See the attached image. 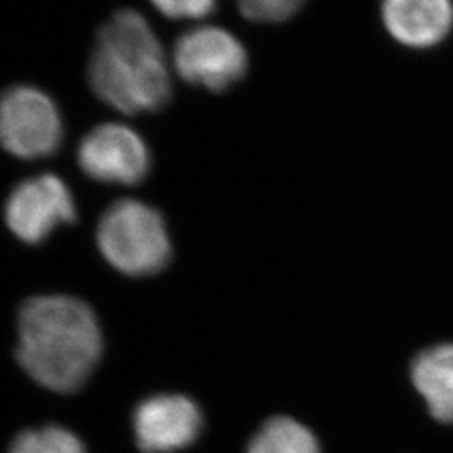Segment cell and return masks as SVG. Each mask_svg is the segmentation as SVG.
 <instances>
[{
    "label": "cell",
    "instance_id": "obj_14",
    "mask_svg": "<svg viewBox=\"0 0 453 453\" xmlns=\"http://www.w3.org/2000/svg\"><path fill=\"white\" fill-rule=\"evenodd\" d=\"M170 19H203L215 11L217 0H151Z\"/></svg>",
    "mask_w": 453,
    "mask_h": 453
},
{
    "label": "cell",
    "instance_id": "obj_10",
    "mask_svg": "<svg viewBox=\"0 0 453 453\" xmlns=\"http://www.w3.org/2000/svg\"><path fill=\"white\" fill-rule=\"evenodd\" d=\"M410 385L432 420L453 425V341L430 344L411 359Z\"/></svg>",
    "mask_w": 453,
    "mask_h": 453
},
{
    "label": "cell",
    "instance_id": "obj_13",
    "mask_svg": "<svg viewBox=\"0 0 453 453\" xmlns=\"http://www.w3.org/2000/svg\"><path fill=\"white\" fill-rule=\"evenodd\" d=\"M242 16L259 24H280L296 16L308 0H237Z\"/></svg>",
    "mask_w": 453,
    "mask_h": 453
},
{
    "label": "cell",
    "instance_id": "obj_7",
    "mask_svg": "<svg viewBox=\"0 0 453 453\" xmlns=\"http://www.w3.org/2000/svg\"><path fill=\"white\" fill-rule=\"evenodd\" d=\"M76 220L73 194L63 180L50 173L19 183L5 203V222L27 243L42 242L56 226Z\"/></svg>",
    "mask_w": 453,
    "mask_h": 453
},
{
    "label": "cell",
    "instance_id": "obj_11",
    "mask_svg": "<svg viewBox=\"0 0 453 453\" xmlns=\"http://www.w3.org/2000/svg\"><path fill=\"white\" fill-rule=\"evenodd\" d=\"M245 453H324V447L308 423L284 413L260 425Z\"/></svg>",
    "mask_w": 453,
    "mask_h": 453
},
{
    "label": "cell",
    "instance_id": "obj_5",
    "mask_svg": "<svg viewBox=\"0 0 453 453\" xmlns=\"http://www.w3.org/2000/svg\"><path fill=\"white\" fill-rule=\"evenodd\" d=\"M173 65L183 81L222 93L245 76L249 54L234 34L203 26L180 37L173 49Z\"/></svg>",
    "mask_w": 453,
    "mask_h": 453
},
{
    "label": "cell",
    "instance_id": "obj_6",
    "mask_svg": "<svg viewBox=\"0 0 453 453\" xmlns=\"http://www.w3.org/2000/svg\"><path fill=\"white\" fill-rule=\"evenodd\" d=\"M78 163L89 179L136 185L151 166L145 140L125 125L104 123L89 131L78 148Z\"/></svg>",
    "mask_w": 453,
    "mask_h": 453
},
{
    "label": "cell",
    "instance_id": "obj_2",
    "mask_svg": "<svg viewBox=\"0 0 453 453\" xmlns=\"http://www.w3.org/2000/svg\"><path fill=\"white\" fill-rule=\"evenodd\" d=\"M88 80L95 95L121 113H153L172 97L162 42L145 17L131 9L118 11L101 27Z\"/></svg>",
    "mask_w": 453,
    "mask_h": 453
},
{
    "label": "cell",
    "instance_id": "obj_9",
    "mask_svg": "<svg viewBox=\"0 0 453 453\" xmlns=\"http://www.w3.org/2000/svg\"><path fill=\"white\" fill-rule=\"evenodd\" d=\"M381 20L405 48H437L453 31V0H381Z\"/></svg>",
    "mask_w": 453,
    "mask_h": 453
},
{
    "label": "cell",
    "instance_id": "obj_3",
    "mask_svg": "<svg viewBox=\"0 0 453 453\" xmlns=\"http://www.w3.org/2000/svg\"><path fill=\"white\" fill-rule=\"evenodd\" d=\"M96 239L104 259L127 275L157 274L172 257L160 211L138 200L114 202L99 220Z\"/></svg>",
    "mask_w": 453,
    "mask_h": 453
},
{
    "label": "cell",
    "instance_id": "obj_8",
    "mask_svg": "<svg viewBox=\"0 0 453 453\" xmlns=\"http://www.w3.org/2000/svg\"><path fill=\"white\" fill-rule=\"evenodd\" d=\"M133 423L136 443L143 452L170 453L192 445L203 420L190 398L160 395L136 408Z\"/></svg>",
    "mask_w": 453,
    "mask_h": 453
},
{
    "label": "cell",
    "instance_id": "obj_12",
    "mask_svg": "<svg viewBox=\"0 0 453 453\" xmlns=\"http://www.w3.org/2000/svg\"><path fill=\"white\" fill-rule=\"evenodd\" d=\"M11 453H86L81 440L58 425L26 430L17 435Z\"/></svg>",
    "mask_w": 453,
    "mask_h": 453
},
{
    "label": "cell",
    "instance_id": "obj_4",
    "mask_svg": "<svg viewBox=\"0 0 453 453\" xmlns=\"http://www.w3.org/2000/svg\"><path fill=\"white\" fill-rule=\"evenodd\" d=\"M65 136L54 101L33 86H12L0 96V146L24 160L46 158Z\"/></svg>",
    "mask_w": 453,
    "mask_h": 453
},
{
    "label": "cell",
    "instance_id": "obj_1",
    "mask_svg": "<svg viewBox=\"0 0 453 453\" xmlns=\"http://www.w3.org/2000/svg\"><path fill=\"white\" fill-rule=\"evenodd\" d=\"M101 357V331L88 304L67 296L29 299L19 314L17 359L44 388H81Z\"/></svg>",
    "mask_w": 453,
    "mask_h": 453
}]
</instances>
